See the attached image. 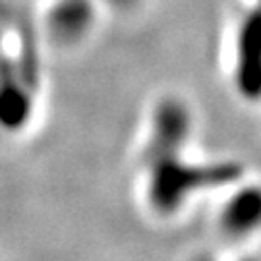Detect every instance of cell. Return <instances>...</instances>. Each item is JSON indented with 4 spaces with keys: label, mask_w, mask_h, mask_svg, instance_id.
Masks as SVG:
<instances>
[{
    "label": "cell",
    "mask_w": 261,
    "mask_h": 261,
    "mask_svg": "<svg viewBox=\"0 0 261 261\" xmlns=\"http://www.w3.org/2000/svg\"><path fill=\"white\" fill-rule=\"evenodd\" d=\"M226 234L244 238L261 228V186H244L234 194L221 213Z\"/></svg>",
    "instance_id": "obj_4"
},
{
    "label": "cell",
    "mask_w": 261,
    "mask_h": 261,
    "mask_svg": "<svg viewBox=\"0 0 261 261\" xmlns=\"http://www.w3.org/2000/svg\"><path fill=\"white\" fill-rule=\"evenodd\" d=\"M205 261H211V259H205Z\"/></svg>",
    "instance_id": "obj_7"
},
{
    "label": "cell",
    "mask_w": 261,
    "mask_h": 261,
    "mask_svg": "<svg viewBox=\"0 0 261 261\" xmlns=\"http://www.w3.org/2000/svg\"><path fill=\"white\" fill-rule=\"evenodd\" d=\"M259 6H261V0H259Z\"/></svg>",
    "instance_id": "obj_6"
},
{
    "label": "cell",
    "mask_w": 261,
    "mask_h": 261,
    "mask_svg": "<svg viewBox=\"0 0 261 261\" xmlns=\"http://www.w3.org/2000/svg\"><path fill=\"white\" fill-rule=\"evenodd\" d=\"M112 6H118V8H128V6H132L136 0H109Z\"/></svg>",
    "instance_id": "obj_5"
},
{
    "label": "cell",
    "mask_w": 261,
    "mask_h": 261,
    "mask_svg": "<svg viewBox=\"0 0 261 261\" xmlns=\"http://www.w3.org/2000/svg\"><path fill=\"white\" fill-rule=\"evenodd\" d=\"M95 19L91 0H56L47 18L48 33L56 43L72 45L87 35Z\"/></svg>",
    "instance_id": "obj_3"
},
{
    "label": "cell",
    "mask_w": 261,
    "mask_h": 261,
    "mask_svg": "<svg viewBox=\"0 0 261 261\" xmlns=\"http://www.w3.org/2000/svg\"><path fill=\"white\" fill-rule=\"evenodd\" d=\"M236 87L250 99H261V6L244 18L236 41Z\"/></svg>",
    "instance_id": "obj_2"
},
{
    "label": "cell",
    "mask_w": 261,
    "mask_h": 261,
    "mask_svg": "<svg viewBox=\"0 0 261 261\" xmlns=\"http://www.w3.org/2000/svg\"><path fill=\"white\" fill-rule=\"evenodd\" d=\"M182 147L149 149V199L161 213H172L188 199L192 192L201 188L230 184L242 176L238 165H213L192 167L180 161Z\"/></svg>",
    "instance_id": "obj_1"
}]
</instances>
